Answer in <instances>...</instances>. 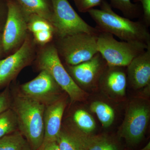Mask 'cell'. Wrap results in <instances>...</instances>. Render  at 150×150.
Listing matches in <instances>:
<instances>
[{"mask_svg": "<svg viewBox=\"0 0 150 150\" xmlns=\"http://www.w3.org/2000/svg\"><path fill=\"white\" fill-rule=\"evenodd\" d=\"M60 87L50 74L44 70L34 79L22 85V93L39 100L46 105L59 99Z\"/></svg>", "mask_w": 150, "mask_h": 150, "instance_id": "30bf717a", "label": "cell"}, {"mask_svg": "<svg viewBox=\"0 0 150 150\" xmlns=\"http://www.w3.org/2000/svg\"><path fill=\"white\" fill-rule=\"evenodd\" d=\"M37 150H60L56 141L43 142Z\"/></svg>", "mask_w": 150, "mask_h": 150, "instance_id": "83f0119b", "label": "cell"}, {"mask_svg": "<svg viewBox=\"0 0 150 150\" xmlns=\"http://www.w3.org/2000/svg\"><path fill=\"white\" fill-rule=\"evenodd\" d=\"M21 150H32L30 146L28 144V143H27L25 146L23 147V148Z\"/></svg>", "mask_w": 150, "mask_h": 150, "instance_id": "4dcf8cb0", "label": "cell"}, {"mask_svg": "<svg viewBox=\"0 0 150 150\" xmlns=\"http://www.w3.org/2000/svg\"><path fill=\"white\" fill-rule=\"evenodd\" d=\"M126 67L127 81L132 88L139 89L149 86L150 45Z\"/></svg>", "mask_w": 150, "mask_h": 150, "instance_id": "7c38bea8", "label": "cell"}, {"mask_svg": "<svg viewBox=\"0 0 150 150\" xmlns=\"http://www.w3.org/2000/svg\"><path fill=\"white\" fill-rule=\"evenodd\" d=\"M134 3L140 2L143 11L142 20L146 26H150V0H133Z\"/></svg>", "mask_w": 150, "mask_h": 150, "instance_id": "d4e9b609", "label": "cell"}, {"mask_svg": "<svg viewBox=\"0 0 150 150\" xmlns=\"http://www.w3.org/2000/svg\"><path fill=\"white\" fill-rule=\"evenodd\" d=\"M91 137L74 126L63 127L56 142L60 150H88Z\"/></svg>", "mask_w": 150, "mask_h": 150, "instance_id": "5bb4252c", "label": "cell"}, {"mask_svg": "<svg viewBox=\"0 0 150 150\" xmlns=\"http://www.w3.org/2000/svg\"><path fill=\"white\" fill-rule=\"evenodd\" d=\"M16 1L28 14L36 15L52 23L53 12L51 0Z\"/></svg>", "mask_w": 150, "mask_h": 150, "instance_id": "2e32d148", "label": "cell"}, {"mask_svg": "<svg viewBox=\"0 0 150 150\" xmlns=\"http://www.w3.org/2000/svg\"><path fill=\"white\" fill-rule=\"evenodd\" d=\"M18 129L16 115L11 108L0 114V138L16 131Z\"/></svg>", "mask_w": 150, "mask_h": 150, "instance_id": "ffe728a7", "label": "cell"}, {"mask_svg": "<svg viewBox=\"0 0 150 150\" xmlns=\"http://www.w3.org/2000/svg\"><path fill=\"white\" fill-rule=\"evenodd\" d=\"M54 33L52 30H44L35 33L33 34L38 43L45 44L51 40Z\"/></svg>", "mask_w": 150, "mask_h": 150, "instance_id": "484cf974", "label": "cell"}, {"mask_svg": "<svg viewBox=\"0 0 150 150\" xmlns=\"http://www.w3.org/2000/svg\"><path fill=\"white\" fill-rule=\"evenodd\" d=\"M46 105L22 93L16 96L13 103L11 108L16 115L18 129L32 150L38 149L43 143Z\"/></svg>", "mask_w": 150, "mask_h": 150, "instance_id": "7a4b0ae2", "label": "cell"}, {"mask_svg": "<svg viewBox=\"0 0 150 150\" xmlns=\"http://www.w3.org/2000/svg\"><path fill=\"white\" fill-rule=\"evenodd\" d=\"M150 118L149 105L142 100L130 103L126 109L125 118L119 131L120 137L131 146L142 141Z\"/></svg>", "mask_w": 150, "mask_h": 150, "instance_id": "52a82bcc", "label": "cell"}, {"mask_svg": "<svg viewBox=\"0 0 150 150\" xmlns=\"http://www.w3.org/2000/svg\"><path fill=\"white\" fill-rule=\"evenodd\" d=\"M109 1L110 6L121 11L124 17L131 20L142 17V7L139 3L132 2L131 0Z\"/></svg>", "mask_w": 150, "mask_h": 150, "instance_id": "ac0fdd59", "label": "cell"}, {"mask_svg": "<svg viewBox=\"0 0 150 150\" xmlns=\"http://www.w3.org/2000/svg\"><path fill=\"white\" fill-rule=\"evenodd\" d=\"M123 67L108 65L100 80V86L117 95H125L127 79Z\"/></svg>", "mask_w": 150, "mask_h": 150, "instance_id": "9a60e30c", "label": "cell"}, {"mask_svg": "<svg viewBox=\"0 0 150 150\" xmlns=\"http://www.w3.org/2000/svg\"><path fill=\"white\" fill-rule=\"evenodd\" d=\"M3 51H4V49H3L2 34L0 33V56H1V54Z\"/></svg>", "mask_w": 150, "mask_h": 150, "instance_id": "f546056e", "label": "cell"}, {"mask_svg": "<svg viewBox=\"0 0 150 150\" xmlns=\"http://www.w3.org/2000/svg\"><path fill=\"white\" fill-rule=\"evenodd\" d=\"M7 11L6 0H0V22L6 18Z\"/></svg>", "mask_w": 150, "mask_h": 150, "instance_id": "f1b7e54d", "label": "cell"}, {"mask_svg": "<svg viewBox=\"0 0 150 150\" xmlns=\"http://www.w3.org/2000/svg\"><path fill=\"white\" fill-rule=\"evenodd\" d=\"M98 35L79 32L58 38L55 47L59 57L69 66L88 61L98 52Z\"/></svg>", "mask_w": 150, "mask_h": 150, "instance_id": "5b68a950", "label": "cell"}, {"mask_svg": "<svg viewBox=\"0 0 150 150\" xmlns=\"http://www.w3.org/2000/svg\"><path fill=\"white\" fill-rule=\"evenodd\" d=\"M67 71L76 83L84 87H91L99 83L108 64L98 52L91 59L75 66L67 65Z\"/></svg>", "mask_w": 150, "mask_h": 150, "instance_id": "9c48e42d", "label": "cell"}, {"mask_svg": "<svg viewBox=\"0 0 150 150\" xmlns=\"http://www.w3.org/2000/svg\"><path fill=\"white\" fill-rule=\"evenodd\" d=\"M28 29L33 33L48 30L54 31V28L52 24L45 19L35 14L28 15L27 21Z\"/></svg>", "mask_w": 150, "mask_h": 150, "instance_id": "603a6c76", "label": "cell"}, {"mask_svg": "<svg viewBox=\"0 0 150 150\" xmlns=\"http://www.w3.org/2000/svg\"><path fill=\"white\" fill-rule=\"evenodd\" d=\"M100 8L88 12L100 31L115 35L122 41L150 44L149 28L143 21H134L120 16L112 10L106 0H103Z\"/></svg>", "mask_w": 150, "mask_h": 150, "instance_id": "6da1fadb", "label": "cell"}, {"mask_svg": "<svg viewBox=\"0 0 150 150\" xmlns=\"http://www.w3.org/2000/svg\"><path fill=\"white\" fill-rule=\"evenodd\" d=\"M27 142L20 131L0 138V150H21Z\"/></svg>", "mask_w": 150, "mask_h": 150, "instance_id": "d6986e66", "label": "cell"}, {"mask_svg": "<svg viewBox=\"0 0 150 150\" xmlns=\"http://www.w3.org/2000/svg\"><path fill=\"white\" fill-rule=\"evenodd\" d=\"M53 7L52 24L58 38L79 32L98 35L100 31L83 20L68 0H51Z\"/></svg>", "mask_w": 150, "mask_h": 150, "instance_id": "8992f818", "label": "cell"}, {"mask_svg": "<svg viewBox=\"0 0 150 150\" xmlns=\"http://www.w3.org/2000/svg\"><path fill=\"white\" fill-rule=\"evenodd\" d=\"M88 150H120V148L118 144L109 137L91 135Z\"/></svg>", "mask_w": 150, "mask_h": 150, "instance_id": "7402d4cb", "label": "cell"}, {"mask_svg": "<svg viewBox=\"0 0 150 150\" xmlns=\"http://www.w3.org/2000/svg\"><path fill=\"white\" fill-rule=\"evenodd\" d=\"M8 11L2 34L4 51H11L25 38L28 30V14L16 0H6Z\"/></svg>", "mask_w": 150, "mask_h": 150, "instance_id": "ba28073f", "label": "cell"}, {"mask_svg": "<svg viewBox=\"0 0 150 150\" xmlns=\"http://www.w3.org/2000/svg\"><path fill=\"white\" fill-rule=\"evenodd\" d=\"M73 118L78 129L86 134H89L96 128V123L93 117L85 110H77L74 113Z\"/></svg>", "mask_w": 150, "mask_h": 150, "instance_id": "44dd1931", "label": "cell"}, {"mask_svg": "<svg viewBox=\"0 0 150 150\" xmlns=\"http://www.w3.org/2000/svg\"><path fill=\"white\" fill-rule=\"evenodd\" d=\"M90 108L96 114L104 128H108L112 125L115 119V112L109 105L102 101H94L91 104Z\"/></svg>", "mask_w": 150, "mask_h": 150, "instance_id": "e0dca14e", "label": "cell"}, {"mask_svg": "<svg viewBox=\"0 0 150 150\" xmlns=\"http://www.w3.org/2000/svg\"><path fill=\"white\" fill-rule=\"evenodd\" d=\"M78 10L80 12L88 13L92 9L100 6L103 0H73Z\"/></svg>", "mask_w": 150, "mask_h": 150, "instance_id": "cb8c5ba5", "label": "cell"}, {"mask_svg": "<svg viewBox=\"0 0 150 150\" xmlns=\"http://www.w3.org/2000/svg\"><path fill=\"white\" fill-rule=\"evenodd\" d=\"M38 63L41 71H46L52 76L69 95L72 102L83 101L87 98L88 94L76 83L62 64L55 46L50 45L43 49L39 54Z\"/></svg>", "mask_w": 150, "mask_h": 150, "instance_id": "277c9868", "label": "cell"}, {"mask_svg": "<svg viewBox=\"0 0 150 150\" xmlns=\"http://www.w3.org/2000/svg\"><path fill=\"white\" fill-rule=\"evenodd\" d=\"M33 53L31 43L26 38L14 54L0 60V85L10 80L26 66L31 61Z\"/></svg>", "mask_w": 150, "mask_h": 150, "instance_id": "8fae6325", "label": "cell"}, {"mask_svg": "<svg viewBox=\"0 0 150 150\" xmlns=\"http://www.w3.org/2000/svg\"><path fill=\"white\" fill-rule=\"evenodd\" d=\"M66 106L65 100L60 98L46 105L43 117V142L56 141L62 128V119Z\"/></svg>", "mask_w": 150, "mask_h": 150, "instance_id": "4fadbf2b", "label": "cell"}, {"mask_svg": "<svg viewBox=\"0 0 150 150\" xmlns=\"http://www.w3.org/2000/svg\"><path fill=\"white\" fill-rule=\"evenodd\" d=\"M141 150H150V142H149V143H148L146 145V146L143 148Z\"/></svg>", "mask_w": 150, "mask_h": 150, "instance_id": "1f68e13d", "label": "cell"}, {"mask_svg": "<svg viewBox=\"0 0 150 150\" xmlns=\"http://www.w3.org/2000/svg\"><path fill=\"white\" fill-rule=\"evenodd\" d=\"M97 44L98 52L108 66L125 67L150 45L139 42L119 41L112 34L101 31L98 35Z\"/></svg>", "mask_w": 150, "mask_h": 150, "instance_id": "3957f363", "label": "cell"}, {"mask_svg": "<svg viewBox=\"0 0 150 150\" xmlns=\"http://www.w3.org/2000/svg\"><path fill=\"white\" fill-rule=\"evenodd\" d=\"M11 106L10 97L8 88L0 93V114L10 108Z\"/></svg>", "mask_w": 150, "mask_h": 150, "instance_id": "4316f807", "label": "cell"}]
</instances>
